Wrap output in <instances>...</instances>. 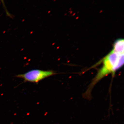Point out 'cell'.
<instances>
[{"label": "cell", "instance_id": "obj_2", "mask_svg": "<svg viewBox=\"0 0 124 124\" xmlns=\"http://www.w3.org/2000/svg\"><path fill=\"white\" fill-rule=\"evenodd\" d=\"M55 74V72L53 70L33 69L23 74H18L16 77L22 78L24 80V82H31L38 84L40 81Z\"/></svg>", "mask_w": 124, "mask_h": 124}, {"label": "cell", "instance_id": "obj_1", "mask_svg": "<svg viewBox=\"0 0 124 124\" xmlns=\"http://www.w3.org/2000/svg\"><path fill=\"white\" fill-rule=\"evenodd\" d=\"M124 41L118 39L114 42L113 49L102 60V66L98 71L83 96L85 98H91V92L94 85L103 78L112 74L113 76L116 72L124 65Z\"/></svg>", "mask_w": 124, "mask_h": 124}, {"label": "cell", "instance_id": "obj_3", "mask_svg": "<svg viewBox=\"0 0 124 124\" xmlns=\"http://www.w3.org/2000/svg\"><path fill=\"white\" fill-rule=\"evenodd\" d=\"M0 0L1 3H2L3 7H4V9H5V10L6 11V14H7L8 16L11 17V15H10V14L9 13V11H8V10H7V8H6V5L5 4V3L4 0Z\"/></svg>", "mask_w": 124, "mask_h": 124}]
</instances>
